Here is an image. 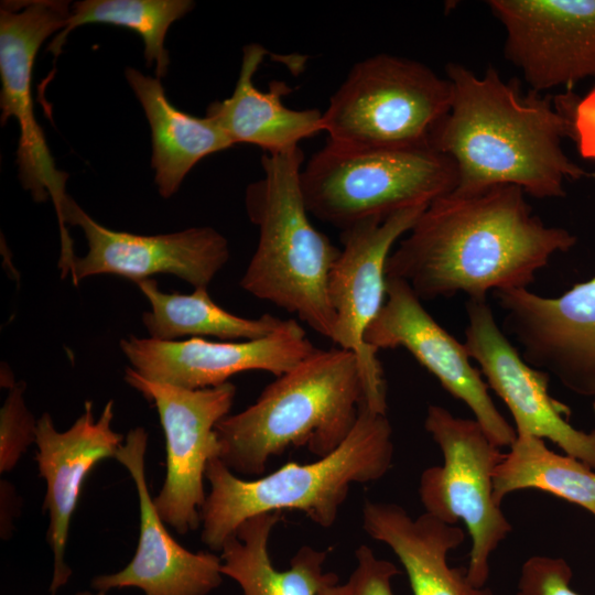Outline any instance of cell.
Returning a JSON list of instances; mask_svg holds the SVG:
<instances>
[{"label":"cell","instance_id":"44dd1931","mask_svg":"<svg viewBox=\"0 0 595 595\" xmlns=\"http://www.w3.org/2000/svg\"><path fill=\"white\" fill-rule=\"evenodd\" d=\"M267 53L258 43L244 46L239 76L231 96L212 102L206 117L228 136L234 145L249 143L272 154L299 147L300 141L323 131V112L284 106L282 97L289 91L284 83H272L267 91L256 87L253 77Z\"/></svg>","mask_w":595,"mask_h":595},{"label":"cell","instance_id":"7c38bea8","mask_svg":"<svg viewBox=\"0 0 595 595\" xmlns=\"http://www.w3.org/2000/svg\"><path fill=\"white\" fill-rule=\"evenodd\" d=\"M428 206L404 209L385 220L363 221L342 231L343 248L328 278V299L335 314L333 344L356 356L364 404L379 413H387V386L377 350L366 343L365 334L386 300L385 268L391 249Z\"/></svg>","mask_w":595,"mask_h":595},{"label":"cell","instance_id":"30bf717a","mask_svg":"<svg viewBox=\"0 0 595 595\" xmlns=\"http://www.w3.org/2000/svg\"><path fill=\"white\" fill-rule=\"evenodd\" d=\"M125 380L153 403L165 437L166 474L153 504L177 533L194 531L206 499L207 464L220 455L215 428L229 414L236 386L228 381L191 390L145 379L132 367L126 368Z\"/></svg>","mask_w":595,"mask_h":595},{"label":"cell","instance_id":"1f68e13d","mask_svg":"<svg viewBox=\"0 0 595 595\" xmlns=\"http://www.w3.org/2000/svg\"><path fill=\"white\" fill-rule=\"evenodd\" d=\"M594 410H595V401H594Z\"/></svg>","mask_w":595,"mask_h":595},{"label":"cell","instance_id":"cb8c5ba5","mask_svg":"<svg viewBox=\"0 0 595 595\" xmlns=\"http://www.w3.org/2000/svg\"><path fill=\"white\" fill-rule=\"evenodd\" d=\"M150 303L142 322L153 339L171 342L183 336H213L219 340H251L278 329L284 320L268 313L258 318L232 314L216 304L207 288L193 293H165L153 279L136 282Z\"/></svg>","mask_w":595,"mask_h":595},{"label":"cell","instance_id":"ba28073f","mask_svg":"<svg viewBox=\"0 0 595 595\" xmlns=\"http://www.w3.org/2000/svg\"><path fill=\"white\" fill-rule=\"evenodd\" d=\"M424 428L442 451V466H431L420 476L419 496L425 512L455 524L462 520L472 538L467 580L484 587L489 558L511 531L494 500L493 475L504 453L476 420L454 416L443 407H428Z\"/></svg>","mask_w":595,"mask_h":595},{"label":"cell","instance_id":"277c9868","mask_svg":"<svg viewBox=\"0 0 595 595\" xmlns=\"http://www.w3.org/2000/svg\"><path fill=\"white\" fill-rule=\"evenodd\" d=\"M393 451L387 413L363 403L344 442L315 462L286 463L248 480L213 458L205 473L210 491L201 509V539L212 551H221L247 519L284 510L301 511L317 526L331 528L350 486L382 478L392 466Z\"/></svg>","mask_w":595,"mask_h":595},{"label":"cell","instance_id":"7a4b0ae2","mask_svg":"<svg viewBox=\"0 0 595 595\" xmlns=\"http://www.w3.org/2000/svg\"><path fill=\"white\" fill-rule=\"evenodd\" d=\"M445 71L453 97L431 145L454 162L455 190L515 185L537 198H558L566 180L592 176L562 149L574 134L580 98L572 90L523 95L491 66L483 76L457 63Z\"/></svg>","mask_w":595,"mask_h":595},{"label":"cell","instance_id":"52a82bcc","mask_svg":"<svg viewBox=\"0 0 595 595\" xmlns=\"http://www.w3.org/2000/svg\"><path fill=\"white\" fill-rule=\"evenodd\" d=\"M452 97L448 78L429 66L374 55L355 64L333 94L323 112V131L327 143L345 150L428 147Z\"/></svg>","mask_w":595,"mask_h":595},{"label":"cell","instance_id":"f1b7e54d","mask_svg":"<svg viewBox=\"0 0 595 595\" xmlns=\"http://www.w3.org/2000/svg\"><path fill=\"white\" fill-rule=\"evenodd\" d=\"M572 570L561 558L534 555L522 565L518 595H578L570 587Z\"/></svg>","mask_w":595,"mask_h":595},{"label":"cell","instance_id":"83f0119b","mask_svg":"<svg viewBox=\"0 0 595 595\" xmlns=\"http://www.w3.org/2000/svg\"><path fill=\"white\" fill-rule=\"evenodd\" d=\"M356 565L349 577L324 586L317 595H393L391 581L400 574L390 561L376 556L366 544L355 551Z\"/></svg>","mask_w":595,"mask_h":595},{"label":"cell","instance_id":"484cf974","mask_svg":"<svg viewBox=\"0 0 595 595\" xmlns=\"http://www.w3.org/2000/svg\"><path fill=\"white\" fill-rule=\"evenodd\" d=\"M194 7L190 0H84L71 6L65 26L52 40L47 51L57 57L68 34L85 24L101 23L123 26L143 41L148 66L155 64L160 79L167 73L169 53L164 46L169 28Z\"/></svg>","mask_w":595,"mask_h":595},{"label":"cell","instance_id":"4fadbf2b","mask_svg":"<svg viewBox=\"0 0 595 595\" xmlns=\"http://www.w3.org/2000/svg\"><path fill=\"white\" fill-rule=\"evenodd\" d=\"M120 349L145 379L185 389L228 382L239 372L262 370L279 377L310 356L316 347L294 318L271 334L251 340H158L129 336Z\"/></svg>","mask_w":595,"mask_h":595},{"label":"cell","instance_id":"603a6c76","mask_svg":"<svg viewBox=\"0 0 595 595\" xmlns=\"http://www.w3.org/2000/svg\"><path fill=\"white\" fill-rule=\"evenodd\" d=\"M282 519L281 512L253 516L244 521L223 545L221 573L234 580L244 595H317L338 577L326 572L328 550L301 547L290 560V567H274L269 541Z\"/></svg>","mask_w":595,"mask_h":595},{"label":"cell","instance_id":"5b68a950","mask_svg":"<svg viewBox=\"0 0 595 595\" xmlns=\"http://www.w3.org/2000/svg\"><path fill=\"white\" fill-rule=\"evenodd\" d=\"M303 161L300 147L262 155L263 176L247 187L245 198L259 239L240 286L333 342L335 314L327 286L340 249L310 220L301 184Z\"/></svg>","mask_w":595,"mask_h":595},{"label":"cell","instance_id":"8992f818","mask_svg":"<svg viewBox=\"0 0 595 595\" xmlns=\"http://www.w3.org/2000/svg\"><path fill=\"white\" fill-rule=\"evenodd\" d=\"M310 215L340 231L428 206L457 185L454 162L433 147L345 150L326 143L301 173Z\"/></svg>","mask_w":595,"mask_h":595},{"label":"cell","instance_id":"8fae6325","mask_svg":"<svg viewBox=\"0 0 595 595\" xmlns=\"http://www.w3.org/2000/svg\"><path fill=\"white\" fill-rule=\"evenodd\" d=\"M69 12V2L61 0H11L0 6L1 123L10 117L18 121L20 182L35 202L52 201L60 224L68 175L55 166L34 115L31 87L41 45L63 30Z\"/></svg>","mask_w":595,"mask_h":595},{"label":"cell","instance_id":"ac0fdd59","mask_svg":"<svg viewBox=\"0 0 595 595\" xmlns=\"http://www.w3.org/2000/svg\"><path fill=\"white\" fill-rule=\"evenodd\" d=\"M147 446V431L131 429L115 457L130 473L137 489L140 531L136 553L122 570L94 577L91 587L105 593L137 587L144 595H208L221 584V558L191 552L170 534L149 491Z\"/></svg>","mask_w":595,"mask_h":595},{"label":"cell","instance_id":"f546056e","mask_svg":"<svg viewBox=\"0 0 595 595\" xmlns=\"http://www.w3.org/2000/svg\"><path fill=\"white\" fill-rule=\"evenodd\" d=\"M573 140L582 158L595 160V87L577 102Z\"/></svg>","mask_w":595,"mask_h":595},{"label":"cell","instance_id":"5bb4252c","mask_svg":"<svg viewBox=\"0 0 595 595\" xmlns=\"http://www.w3.org/2000/svg\"><path fill=\"white\" fill-rule=\"evenodd\" d=\"M506 30L505 55L531 90L595 77V0H489Z\"/></svg>","mask_w":595,"mask_h":595},{"label":"cell","instance_id":"2e32d148","mask_svg":"<svg viewBox=\"0 0 595 595\" xmlns=\"http://www.w3.org/2000/svg\"><path fill=\"white\" fill-rule=\"evenodd\" d=\"M466 312L463 344L511 412L517 435L548 439L595 470V430L580 431L567 422V408L548 391L549 375L522 359L499 328L487 300L468 299Z\"/></svg>","mask_w":595,"mask_h":595},{"label":"cell","instance_id":"4dcf8cb0","mask_svg":"<svg viewBox=\"0 0 595 595\" xmlns=\"http://www.w3.org/2000/svg\"><path fill=\"white\" fill-rule=\"evenodd\" d=\"M76 595H106L105 592H98L96 591L95 593H91V592H88V591H82V592H78Z\"/></svg>","mask_w":595,"mask_h":595},{"label":"cell","instance_id":"ffe728a7","mask_svg":"<svg viewBox=\"0 0 595 595\" xmlns=\"http://www.w3.org/2000/svg\"><path fill=\"white\" fill-rule=\"evenodd\" d=\"M363 528L371 539L393 551L413 595H494L488 587L470 584L466 572L448 565V552L465 539L455 524L426 512L413 519L397 504L366 500Z\"/></svg>","mask_w":595,"mask_h":595},{"label":"cell","instance_id":"4316f807","mask_svg":"<svg viewBox=\"0 0 595 595\" xmlns=\"http://www.w3.org/2000/svg\"><path fill=\"white\" fill-rule=\"evenodd\" d=\"M0 410V473L12 470L35 443L36 424L24 401V382H13Z\"/></svg>","mask_w":595,"mask_h":595},{"label":"cell","instance_id":"e0dca14e","mask_svg":"<svg viewBox=\"0 0 595 595\" xmlns=\"http://www.w3.org/2000/svg\"><path fill=\"white\" fill-rule=\"evenodd\" d=\"M505 327L534 369L553 372L570 388L595 394V277L558 298L526 289L494 291Z\"/></svg>","mask_w":595,"mask_h":595},{"label":"cell","instance_id":"3957f363","mask_svg":"<svg viewBox=\"0 0 595 595\" xmlns=\"http://www.w3.org/2000/svg\"><path fill=\"white\" fill-rule=\"evenodd\" d=\"M363 403L356 356L338 346L316 348L251 405L217 423L219 459L236 474L261 476L272 457L291 447L325 456L348 436Z\"/></svg>","mask_w":595,"mask_h":595},{"label":"cell","instance_id":"9a60e30c","mask_svg":"<svg viewBox=\"0 0 595 595\" xmlns=\"http://www.w3.org/2000/svg\"><path fill=\"white\" fill-rule=\"evenodd\" d=\"M365 340L377 351L407 349L450 394L472 410L498 447L510 446L517 439L516 429L494 404L479 370L470 365L464 344L430 315L405 281L387 278L385 303L367 328Z\"/></svg>","mask_w":595,"mask_h":595},{"label":"cell","instance_id":"d6986e66","mask_svg":"<svg viewBox=\"0 0 595 595\" xmlns=\"http://www.w3.org/2000/svg\"><path fill=\"white\" fill-rule=\"evenodd\" d=\"M93 409V402L86 401L84 412L63 432L55 429L47 412L36 424L35 461L46 483L42 509L50 517L46 540L54 556L51 595H56L72 575L65 553L69 523L85 479L100 461L115 458L123 443V436L111 426L113 401L106 403L97 420Z\"/></svg>","mask_w":595,"mask_h":595},{"label":"cell","instance_id":"d4e9b609","mask_svg":"<svg viewBox=\"0 0 595 595\" xmlns=\"http://www.w3.org/2000/svg\"><path fill=\"white\" fill-rule=\"evenodd\" d=\"M509 447L493 475V495L498 506L508 494L536 488L595 516L594 469L570 455L549 450L540 437L517 435Z\"/></svg>","mask_w":595,"mask_h":595},{"label":"cell","instance_id":"9c48e42d","mask_svg":"<svg viewBox=\"0 0 595 595\" xmlns=\"http://www.w3.org/2000/svg\"><path fill=\"white\" fill-rule=\"evenodd\" d=\"M61 277L73 284L97 274L134 282L156 273L173 274L197 288H208L229 259L227 239L212 227L143 236L109 229L93 219L69 195L60 224Z\"/></svg>","mask_w":595,"mask_h":595},{"label":"cell","instance_id":"6da1fadb","mask_svg":"<svg viewBox=\"0 0 595 595\" xmlns=\"http://www.w3.org/2000/svg\"><path fill=\"white\" fill-rule=\"evenodd\" d=\"M407 234L387 259L386 278L405 281L421 301L526 289L576 241L533 215L515 185L454 190L429 204Z\"/></svg>","mask_w":595,"mask_h":595},{"label":"cell","instance_id":"7402d4cb","mask_svg":"<svg viewBox=\"0 0 595 595\" xmlns=\"http://www.w3.org/2000/svg\"><path fill=\"white\" fill-rule=\"evenodd\" d=\"M125 75L150 125L154 182L160 195L169 198L195 164L234 143L212 119L175 108L158 77L133 67H127Z\"/></svg>","mask_w":595,"mask_h":595}]
</instances>
